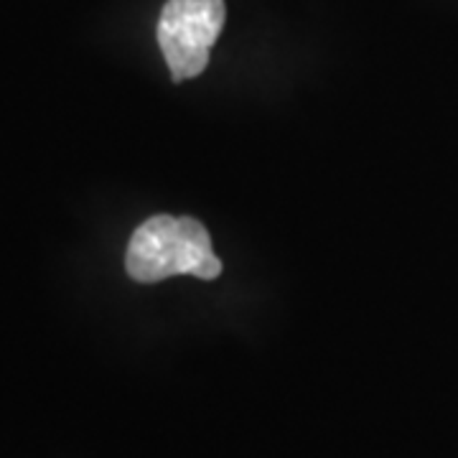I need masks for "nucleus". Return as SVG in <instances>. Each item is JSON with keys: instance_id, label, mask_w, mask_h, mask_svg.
Returning <instances> with one entry per match:
<instances>
[{"instance_id": "f257e3e1", "label": "nucleus", "mask_w": 458, "mask_h": 458, "mask_svg": "<svg viewBox=\"0 0 458 458\" xmlns=\"http://www.w3.org/2000/svg\"><path fill=\"white\" fill-rule=\"evenodd\" d=\"M125 267L135 283H158L171 276L214 280L222 260L214 255L212 237L194 216L156 214L132 232Z\"/></svg>"}, {"instance_id": "f03ea898", "label": "nucleus", "mask_w": 458, "mask_h": 458, "mask_svg": "<svg viewBox=\"0 0 458 458\" xmlns=\"http://www.w3.org/2000/svg\"><path fill=\"white\" fill-rule=\"evenodd\" d=\"M225 0H168L158 18V47L174 82L199 77L225 29Z\"/></svg>"}]
</instances>
